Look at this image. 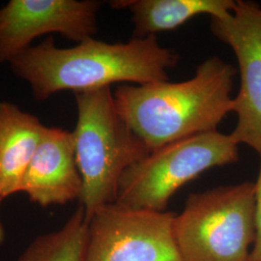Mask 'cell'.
Listing matches in <instances>:
<instances>
[{
    "label": "cell",
    "mask_w": 261,
    "mask_h": 261,
    "mask_svg": "<svg viewBox=\"0 0 261 261\" xmlns=\"http://www.w3.org/2000/svg\"><path fill=\"white\" fill-rule=\"evenodd\" d=\"M114 9H128L133 15L134 37L156 36L183 25L198 15L223 18L233 12L234 0H119Z\"/></svg>",
    "instance_id": "cell-11"
},
{
    "label": "cell",
    "mask_w": 261,
    "mask_h": 261,
    "mask_svg": "<svg viewBox=\"0 0 261 261\" xmlns=\"http://www.w3.org/2000/svg\"><path fill=\"white\" fill-rule=\"evenodd\" d=\"M75 161L83 179L81 205L86 220L114 203L122 174L150 154L116 109L111 86L75 93Z\"/></svg>",
    "instance_id": "cell-3"
},
{
    "label": "cell",
    "mask_w": 261,
    "mask_h": 261,
    "mask_svg": "<svg viewBox=\"0 0 261 261\" xmlns=\"http://www.w3.org/2000/svg\"><path fill=\"white\" fill-rule=\"evenodd\" d=\"M1 198H0V202H1ZM5 240V230H4V227H3V224L0 221V245H2L3 242Z\"/></svg>",
    "instance_id": "cell-14"
},
{
    "label": "cell",
    "mask_w": 261,
    "mask_h": 261,
    "mask_svg": "<svg viewBox=\"0 0 261 261\" xmlns=\"http://www.w3.org/2000/svg\"><path fill=\"white\" fill-rule=\"evenodd\" d=\"M238 160V144L231 135L217 130L170 142L150 152L122 174L114 203L165 212L181 187L210 168Z\"/></svg>",
    "instance_id": "cell-5"
},
{
    "label": "cell",
    "mask_w": 261,
    "mask_h": 261,
    "mask_svg": "<svg viewBox=\"0 0 261 261\" xmlns=\"http://www.w3.org/2000/svg\"><path fill=\"white\" fill-rule=\"evenodd\" d=\"M179 59L174 49L160 45L157 36L112 44L90 38L69 48L56 47L49 38L28 47L10 64L16 75L30 84L37 100H46L65 90L75 93L115 83L166 82L168 70Z\"/></svg>",
    "instance_id": "cell-1"
},
{
    "label": "cell",
    "mask_w": 261,
    "mask_h": 261,
    "mask_svg": "<svg viewBox=\"0 0 261 261\" xmlns=\"http://www.w3.org/2000/svg\"><path fill=\"white\" fill-rule=\"evenodd\" d=\"M45 126L15 103H0V198L19 192L20 181Z\"/></svg>",
    "instance_id": "cell-10"
},
{
    "label": "cell",
    "mask_w": 261,
    "mask_h": 261,
    "mask_svg": "<svg viewBox=\"0 0 261 261\" xmlns=\"http://www.w3.org/2000/svg\"><path fill=\"white\" fill-rule=\"evenodd\" d=\"M19 192L42 207L81 199L83 179L75 161L73 133L46 127L20 181Z\"/></svg>",
    "instance_id": "cell-9"
},
{
    "label": "cell",
    "mask_w": 261,
    "mask_h": 261,
    "mask_svg": "<svg viewBox=\"0 0 261 261\" xmlns=\"http://www.w3.org/2000/svg\"><path fill=\"white\" fill-rule=\"evenodd\" d=\"M260 167L258 177L254 183V198H255V240L252 245L250 261H261V153Z\"/></svg>",
    "instance_id": "cell-13"
},
{
    "label": "cell",
    "mask_w": 261,
    "mask_h": 261,
    "mask_svg": "<svg viewBox=\"0 0 261 261\" xmlns=\"http://www.w3.org/2000/svg\"><path fill=\"white\" fill-rule=\"evenodd\" d=\"M237 69L213 56L184 82L120 85L113 93L116 109L150 151L170 142L217 130L233 112Z\"/></svg>",
    "instance_id": "cell-2"
},
{
    "label": "cell",
    "mask_w": 261,
    "mask_h": 261,
    "mask_svg": "<svg viewBox=\"0 0 261 261\" xmlns=\"http://www.w3.org/2000/svg\"><path fill=\"white\" fill-rule=\"evenodd\" d=\"M255 232L252 182L191 194L174 220L182 261H250Z\"/></svg>",
    "instance_id": "cell-4"
},
{
    "label": "cell",
    "mask_w": 261,
    "mask_h": 261,
    "mask_svg": "<svg viewBox=\"0 0 261 261\" xmlns=\"http://www.w3.org/2000/svg\"><path fill=\"white\" fill-rule=\"evenodd\" d=\"M101 3L93 0H11L0 8V62H11L42 35L77 43L93 38Z\"/></svg>",
    "instance_id": "cell-8"
},
{
    "label": "cell",
    "mask_w": 261,
    "mask_h": 261,
    "mask_svg": "<svg viewBox=\"0 0 261 261\" xmlns=\"http://www.w3.org/2000/svg\"><path fill=\"white\" fill-rule=\"evenodd\" d=\"M88 221L83 206L58 230L35 238L17 261H84Z\"/></svg>",
    "instance_id": "cell-12"
},
{
    "label": "cell",
    "mask_w": 261,
    "mask_h": 261,
    "mask_svg": "<svg viewBox=\"0 0 261 261\" xmlns=\"http://www.w3.org/2000/svg\"><path fill=\"white\" fill-rule=\"evenodd\" d=\"M175 216L116 203L103 206L88 220L84 261H182Z\"/></svg>",
    "instance_id": "cell-6"
},
{
    "label": "cell",
    "mask_w": 261,
    "mask_h": 261,
    "mask_svg": "<svg viewBox=\"0 0 261 261\" xmlns=\"http://www.w3.org/2000/svg\"><path fill=\"white\" fill-rule=\"evenodd\" d=\"M215 37L229 46L236 56L240 88L233 99L237 124L230 134L235 142L261 153V7L238 0L232 13L211 18Z\"/></svg>",
    "instance_id": "cell-7"
}]
</instances>
